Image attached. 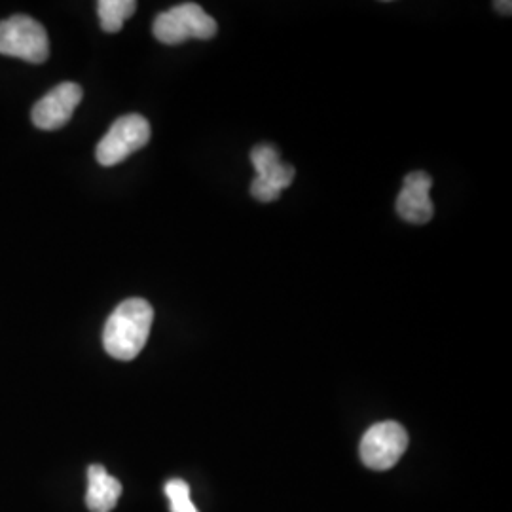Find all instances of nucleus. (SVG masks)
<instances>
[{
    "mask_svg": "<svg viewBox=\"0 0 512 512\" xmlns=\"http://www.w3.org/2000/svg\"><path fill=\"white\" fill-rule=\"evenodd\" d=\"M135 10H137V2L133 0H99L97 2V14L105 33L122 31L126 19L131 18Z\"/></svg>",
    "mask_w": 512,
    "mask_h": 512,
    "instance_id": "obj_10",
    "label": "nucleus"
},
{
    "mask_svg": "<svg viewBox=\"0 0 512 512\" xmlns=\"http://www.w3.org/2000/svg\"><path fill=\"white\" fill-rule=\"evenodd\" d=\"M217 31V21L196 2L173 6L171 10L158 14L152 25L154 37L167 46L183 44L188 38L209 40L217 35Z\"/></svg>",
    "mask_w": 512,
    "mask_h": 512,
    "instance_id": "obj_2",
    "label": "nucleus"
},
{
    "mask_svg": "<svg viewBox=\"0 0 512 512\" xmlns=\"http://www.w3.org/2000/svg\"><path fill=\"white\" fill-rule=\"evenodd\" d=\"M165 495L169 499L171 512H200L190 499V486L181 478H173L165 484Z\"/></svg>",
    "mask_w": 512,
    "mask_h": 512,
    "instance_id": "obj_11",
    "label": "nucleus"
},
{
    "mask_svg": "<svg viewBox=\"0 0 512 512\" xmlns=\"http://www.w3.org/2000/svg\"><path fill=\"white\" fill-rule=\"evenodd\" d=\"M0 54L40 65L50 55L48 33L37 19L29 16L4 19L0 21Z\"/></svg>",
    "mask_w": 512,
    "mask_h": 512,
    "instance_id": "obj_3",
    "label": "nucleus"
},
{
    "mask_svg": "<svg viewBox=\"0 0 512 512\" xmlns=\"http://www.w3.org/2000/svg\"><path fill=\"white\" fill-rule=\"evenodd\" d=\"M150 141V124L141 114H126L110 126L107 135L99 141L95 156L105 167L122 164L131 154Z\"/></svg>",
    "mask_w": 512,
    "mask_h": 512,
    "instance_id": "obj_4",
    "label": "nucleus"
},
{
    "mask_svg": "<svg viewBox=\"0 0 512 512\" xmlns=\"http://www.w3.org/2000/svg\"><path fill=\"white\" fill-rule=\"evenodd\" d=\"M154 310L143 298H129L110 313L103 329V346L118 361L135 359L147 346Z\"/></svg>",
    "mask_w": 512,
    "mask_h": 512,
    "instance_id": "obj_1",
    "label": "nucleus"
},
{
    "mask_svg": "<svg viewBox=\"0 0 512 512\" xmlns=\"http://www.w3.org/2000/svg\"><path fill=\"white\" fill-rule=\"evenodd\" d=\"M251 162L256 171L255 181L251 183V196L258 202H275L281 192L293 184V167L279 162V152L274 147L256 145L251 150Z\"/></svg>",
    "mask_w": 512,
    "mask_h": 512,
    "instance_id": "obj_6",
    "label": "nucleus"
},
{
    "mask_svg": "<svg viewBox=\"0 0 512 512\" xmlns=\"http://www.w3.org/2000/svg\"><path fill=\"white\" fill-rule=\"evenodd\" d=\"M408 448V433L397 421L372 425L361 440V459L368 469L387 471L403 458Z\"/></svg>",
    "mask_w": 512,
    "mask_h": 512,
    "instance_id": "obj_5",
    "label": "nucleus"
},
{
    "mask_svg": "<svg viewBox=\"0 0 512 512\" xmlns=\"http://www.w3.org/2000/svg\"><path fill=\"white\" fill-rule=\"evenodd\" d=\"M511 2H495V8L499 10V12H505L507 16L511 14Z\"/></svg>",
    "mask_w": 512,
    "mask_h": 512,
    "instance_id": "obj_12",
    "label": "nucleus"
},
{
    "mask_svg": "<svg viewBox=\"0 0 512 512\" xmlns=\"http://www.w3.org/2000/svg\"><path fill=\"white\" fill-rule=\"evenodd\" d=\"M82 88L74 82H63L46 93L31 112L33 124L38 129L54 131L67 126L73 118L74 110L82 101Z\"/></svg>",
    "mask_w": 512,
    "mask_h": 512,
    "instance_id": "obj_7",
    "label": "nucleus"
},
{
    "mask_svg": "<svg viewBox=\"0 0 512 512\" xmlns=\"http://www.w3.org/2000/svg\"><path fill=\"white\" fill-rule=\"evenodd\" d=\"M122 495V484L103 465H90L86 505L92 512H110Z\"/></svg>",
    "mask_w": 512,
    "mask_h": 512,
    "instance_id": "obj_9",
    "label": "nucleus"
},
{
    "mask_svg": "<svg viewBox=\"0 0 512 512\" xmlns=\"http://www.w3.org/2000/svg\"><path fill=\"white\" fill-rule=\"evenodd\" d=\"M433 179L425 171H414L404 177L403 190L397 198V213L410 224H427L435 215L431 202Z\"/></svg>",
    "mask_w": 512,
    "mask_h": 512,
    "instance_id": "obj_8",
    "label": "nucleus"
}]
</instances>
